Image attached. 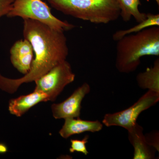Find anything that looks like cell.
Wrapping results in <instances>:
<instances>
[{
    "label": "cell",
    "mask_w": 159,
    "mask_h": 159,
    "mask_svg": "<svg viewBox=\"0 0 159 159\" xmlns=\"http://www.w3.org/2000/svg\"><path fill=\"white\" fill-rule=\"evenodd\" d=\"M7 151V148L6 146L3 144H0V152L3 153V152H6Z\"/></svg>",
    "instance_id": "ac0fdd59"
},
{
    "label": "cell",
    "mask_w": 159,
    "mask_h": 159,
    "mask_svg": "<svg viewBox=\"0 0 159 159\" xmlns=\"http://www.w3.org/2000/svg\"><path fill=\"white\" fill-rule=\"evenodd\" d=\"M89 136L86 135L81 140L79 139H71V146L70 148V152L71 153H74L75 152H81L84 155H87L89 152L87 148L86 144L88 142Z\"/></svg>",
    "instance_id": "9a60e30c"
},
{
    "label": "cell",
    "mask_w": 159,
    "mask_h": 159,
    "mask_svg": "<svg viewBox=\"0 0 159 159\" xmlns=\"http://www.w3.org/2000/svg\"><path fill=\"white\" fill-rule=\"evenodd\" d=\"M103 124L98 120L89 121L82 120L80 118L65 119L63 125L59 134L63 139H68L71 136L86 132L95 133L102 130Z\"/></svg>",
    "instance_id": "30bf717a"
},
{
    "label": "cell",
    "mask_w": 159,
    "mask_h": 159,
    "mask_svg": "<svg viewBox=\"0 0 159 159\" xmlns=\"http://www.w3.org/2000/svg\"><path fill=\"white\" fill-rule=\"evenodd\" d=\"M10 61L12 66L21 74H28L34 58L33 48L28 39L16 41L10 50Z\"/></svg>",
    "instance_id": "ba28073f"
},
{
    "label": "cell",
    "mask_w": 159,
    "mask_h": 159,
    "mask_svg": "<svg viewBox=\"0 0 159 159\" xmlns=\"http://www.w3.org/2000/svg\"><path fill=\"white\" fill-rule=\"evenodd\" d=\"M23 20L24 38L31 43L34 58L29 73L21 78L11 79L0 74V89L10 94L15 93L23 84L35 81L58 64L66 60L69 54L64 32L34 20Z\"/></svg>",
    "instance_id": "6da1fadb"
},
{
    "label": "cell",
    "mask_w": 159,
    "mask_h": 159,
    "mask_svg": "<svg viewBox=\"0 0 159 159\" xmlns=\"http://www.w3.org/2000/svg\"><path fill=\"white\" fill-rule=\"evenodd\" d=\"M159 26V14L147 13L146 18L144 20L138 23L135 26L130 29L119 30L115 32L112 35L113 39L117 42L120 39L128 34L138 33L150 27Z\"/></svg>",
    "instance_id": "5bb4252c"
},
{
    "label": "cell",
    "mask_w": 159,
    "mask_h": 159,
    "mask_svg": "<svg viewBox=\"0 0 159 159\" xmlns=\"http://www.w3.org/2000/svg\"><path fill=\"white\" fill-rule=\"evenodd\" d=\"M159 101V93L148 90L138 101L128 108L114 113L106 114L102 121L107 127L120 126L127 131L137 123L142 112L157 104Z\"/></svg>",
    "instance_id": "8992f818"
},
{
    "label": "cell",
    "mask_w": 159,
    "mask_h": 159,
    "mask_svg": "<svg viewBox=\"0 0 159 159\" xmlns=\"http://www.w3.org/2000/svg\"><path fill=\"white\" fill-rule=\"evenodd\" d=\"M143 130L137 122L128 130L129 141L134 148L133 159H154L157 150L147 143Z\"/></svg>",
    "instance_id": "9c48e42d"
},
{
    "label": "cell",
    "mask_w": 159,
    "mask_h": 159,
    "mask_svg": "<svg viewBox=\"0 0 159 159\" xmlns=\"http://www.w3.org/2000/svg\"><path fill=\"white\" fill-rule=\"evenodd\" d=\"M15 0H0V18L7 16Z\"/></svg>",
    "instance_id": "e0dca14e"
},
{
    "label": "cell",
    "mask_w": 159,
    "mask_h": 159,
    "mask_svg": "<svg viewBox=\"0 0 159 159\" xmlns=\"http://www.w3.org/2000/svg\"><path fill=\"white\" fill-rule=\"evenodd\" d=\"M136 80L140 88L159 93V58L155 61L152 66L139 73Z\"/></svg>",
    "instance_id": "7c38bea8"
},
{
    "label": "cell",
    "mask_w": 159,
    "mask_h": 159,
    "mask_svg": "<svg viewBox=\"0 0 159 159\" xmlns=\"http://www.w3.org/2000/svg\"><path fill=\"white\" fill-rule=\"evenodd\" d=\"M66 15L96 24H107L120 17L116 0H47Z\"/></svg>",
    "instance_id": "3957f363"
},
{
    "label": "cell",
    "mask_w": 159,
    "mask_h": 159,
    "mask_svg": "<svg viewBox=\"0 0 159 159\" xmlns=\"http://www.w3.org/2000/svg\"><path fill=\"white\" fill-rule=\"evenodd\" d=\"M75 76L70 64L64 61L35 80L34 90L46 94L49 101H55L65 88L74 82Z\"/></svg>",
    "instance_id": "5b68a950"
},
{
    "label": "cell",
    "mask_w": 159,
    "mask_h": 159,
    "mask_svg": "<svg viewBox=\"0 0 159 159\" xmlns=\"http://www.w3.org/2000/svg\"><path fill=\"white\" fill-rule=\"evenodd\" d=\"M120 9V17L125 22L129 21L133 17L139 23L147 17V14L141 12L139 6L141 5L140 0H116Z\"/></svg>",
    "instance_id": "4fadbf2b"
},
{
    "label": "cell",
    "mask_w": 159,
    "mask_h": 159,
    "mask_svg": "<svg viewBox=\"0 0 159 159\" xmlns=\"http://www.w3.org/2000/svg\"><path fill=\"white\" fill-rule=\"evenodd\" d=\"M6 16L34 20L63 32L72 30L76 27L67 21L55 17L51 12V8L42 0H15Z\"/></svg>",
    "instance_id": "277c9868"
},
{
    "label": "cell",
    "mask_w": 159,
    "mask_h": 159,
    "mask_svg": "<svg viewBox=\"0 0 159 159\" xmlns=\"http://www.w3.org/2000/svg\"><path fill=\"white\" fill-rule=\"evenodd\" d=\"M48 101V97L46 94L34 89L31 93L11 99L9 102V111L11 115L20 117L40 102Z\"/></svg>",
    "instance_id": "8fae6325"
},
{
    "label": "cell",
    "mask_w": 159,
    "mask_h": 159,
    "mask_svg": "<svg viewBox=\"0 0 159 159\" xmlns=\"http://www.w3.org/2000/svg\"><path fill=\"white\" fill-rule=\"evenodd\" d=\"M116 67L119 73L136 70L144 56H159V27L147 28L117 41Z\"/></svg>",
    "instance_id": "7a4b0ae2"
},
{
    "label": "cell",
    "mask_w": 159,
    "mask_h": 159,
    "mask_svg": "<svg viewBox=\"0 0 159 159\" xmlns=\"http://www.w3.org/2000/svg\"><path fill=\"white\" fill-rule=\"evenodd\" d=\"M90 91V86L84 83L64 101L52 104L51 109L53 117L56 119L80 118L81 102Z\"/></svg>",
    "instance_id": "52a82bcc"
},
{
    "label": "cell",
    "mask_w": 159,
    "mask_h": 159,
    "mask_svg": "<svg viewBox=\"0 0 159 159\" xmlns=\"http://www.w3.org/2000/svg\"><path fill=\"white\" fill-rule=\"evenodd\" d=\"M145 139L147 143L153 147L158 152L159 150V132L153 131L145 135Z\"/></svg>",
    "instance_id": "2e32d148"
},
{
    "label": "cell",
    "mask_w": 159,
    "mask_h": 159,
    "mask_svg": "<svg viewBox=\"0 0 159 159\" xmlns=\"http://www.w3.org/2000/svg\"><path fill=\"white\" fill-rule=\"evenodd\" d=\"M155 1L157 3V5L158 6H159V0H155Z\"/></svg>",
    "instance_id": "d6986e66"
}]
</instances>
